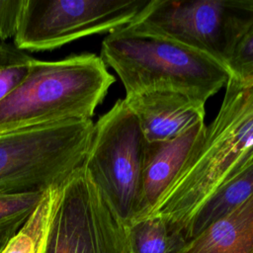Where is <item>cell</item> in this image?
I'll return each instance as SVG.
<instances>
[{"label": "cell", "mask_w": 253, "mask_h": 253, "mask_svg": "<svg viewBox=\"0 0 253 253\" xmlns=\"http://www.w3.org/2000/svg\"><path fill=\"white\" fill-rule=\"evenodd\" d=\"M253 25V0H149L127 28L173 40L227 66Z\"/></svg>", "instance_id": "8992f818"}, {"label": "cell", "mask_w": 253, "mask_h": 253, "mask_svg": "<svg viewBox=\"0 0 253 253\" xmlns=\"http://www.w3.org/2000/svg\"><path fill=\"white\" fill-rule=\"evenodd\" d=\"M60 187V186H59ZM59 187L48 189L35 211L0 253H43Z\"/></svg>", "instance_id": "5bb4252c"}, {"label": "cell", "mask_w": 253, "mask_h": 253, "mask_svg": "<svg viewBox=\"0 0 253 253\" xmlns=\"http://www.w3.org/2000/svg\"><path fill=\"white\" fill-rule=\"evenodd\" d=\"M131 253H180L187 240L174 234L158 215H148L126 226Z\"/></svg>", "instance_id": "4fadbf2b"}, {"label": "cell", "mask_w": 253, "mask_h": 253, "mask_svg": "<svg viewBox=\"0 0 253 253\" xmlns=\"http://www.w3.org/2000/svg\"><path fill=\"white\" fill-rule=\"evenodd\" d=\"M147 142L177 137L205 123L206 103L171 91H150L124 98Z\"/></svg>", "instance_id": "9c48e42d"}, {"label": "cell", "mask_w": 253, "mask_h": 253, "mask_svg": "<svg viewBox=\"0 0 253 253\" xmlns=\"http://www.w3.org/2000/svg\"><path fill=\"white\" fill-rule=\"evenodd\" d=\"M253 196V156L197 211L186 229L187 243Z\"/></svg>", "instance_id": "7c38bea8"}, {"label": "cell", "mask_w": 253, "mask_h": 253, "mask_svg": "<svg viewBox=\"0 0 253 253\" xmlns=\"http://www.w3.org/2000/svg\"><path fill=\"white\" fill-rule=\"evenodd\" d=\"M94 123L70 120L0 133V195L44 193L82 166Z\"/></svg>", "instance_id": "277c9868"}, {"label": "cell", "mask_w": 253, "mask_h": 253, "mask_svg": "<svg viewBox=\"0 0 253 253\" xmlns=\"http://www.w3.org/2000/svg\"><path fill=\"white\" fill-rule=\"evenodd\" d=\"M44 193L0 195V252L35 211Z\"/></svg>", "instance_id": "9a60e30c"}, {"label": "cell", "mask_w": 253, "mask_h": 253, "mask_svg": "<svg viewBox=\"0 0 253 253\" xmlns=\"http://www.w3.org/2000/svg\"><path fill=\"white\" fill-rule=\"evenodd\" d=\"M146 140L124 99L94 124L82 167L102 199L127 226L139 213Z\"/></svg>", "instance_id": "5b68a950"}, {"label": "cell", "mask_w": 253, "mask_h": 253, "mask_svg": "<svg viewBox=\"0 0 253 253\" xmlns=\"http://www.w3.org/2000/svg\"><path fill=\"white\" fill-rule=\"evenodd\" d=\"M206 127L205 123H201L177 137L164 141H146L137 219L152 212L182 168L199 150Z\"/></svg>", "instance_id": "30bf717a"}, {"label": "cell", "mask_w": 253, "mask_h": 253, "mask_svg": "<svg viewBox=\"0 0 253 253\" xmlns=\"http://www.w3.org/2000/svg\"><path fill=\"white\" fill-rule=\"evenodd\" d=\"M180 253H253V196L190 240Z\"/></svg>", "instance_id": "8fae6325"}, {"label": "cell", "mask_w": 253, "mask_h": 253, "mask_svg": "<svg viewBox=\"0 0 253 253\" xmlns=\"http://www.w3.org/2000/svg\"><path fill=\"white\" fill-rule=\"evenodd\" d=\"M34 59L14 42L0 40V102L25 78Z\"/></svg>", "instance_id": "2e32d148"}, {"label": "cell", "mask_w": 253, "mask_h": 253, "mask_svg": "<svg viewBox=\"0 0 253 253\" xmlns=\"http://www.w3.org/2000/svg\"><path fill=\"white\" fill-rule=\"evenodd\" d=\"M121 79L126 96L171 91L207 102L224 87V64L168 38L124 26L102 42L101 55Z\"/></svg>", "instance_id": "7a4b0ae2"}, {"label": "cell", "mask_w": 253, "mask_h": 253, "mask_svg": "<svg viewBox=\"0 0 253 253\" xmlns=\"http://www.w3.org/2000/svg\"><path fill=\"white\" fill-rule=\"evenodd\" d=\"M227 68L232 78L253 84V25L237 44Z\"/></svg>", "instance_id": "e0dca14e"}, {"label": "cell", "mask_w": 253, "mask_h": 253, "mask_svg": "<svg viewBox=\"0 0 253 253\" xmlns=\"http://www.w3.org/2000/svg\"><path fill=\"white\" fill-rule=\"evenodd\" d=\"M149 0H23L14 43L51 50L80 38L128 25Z\"/></svg>", "instance_id": "52a82bcc"}, {"label": "cell", "mask_w": 253, "mask_h": 253, "mask_svg": "<svg viewBox=\"0 0 253 253\" xmlns=\"http://www.w3.org/2000/svg\"><path fill=\"white\" fill-rule=\"evenodd\" d=\"M43 253H131L126 226L82 166L58 189Z\"/></svg>", "instance_id": "ba28073f"}, {"label": "cell", "mask_w": 253, "mask_h": 253, "mask_svg": "<svg viewBox=\"0 0 253 253\" xmlns=\"http://www.w3.org/2000/svg\"><path fill=\"white\" fill-rule=\"evenodd\" d=\"M253 156V84L230 76L220 108L202 144L182 168L152 212L186 238L202 205ZM187 240V238H186Z\"/></svg>", "instance_id": "6da1fadb"}, {"label": "cell", "mask_w": 253, "mask_h": 253, "mask_svg": "<svg viewBox=\"0 0 253 253\" xmlns=\"http://www.w3.org/2000/svg\"><path fill=\"white\" fill-rule=\"evenodd\" d=\"M115 77L94 53L34 59L21 83L0 102V133L70 120H91Z\"/></svg>", "instance_id": "3957f363"}, {"label": "cell", "mask_w": 253, "mask_h": 253, "mask_svg": "<svg viewBox=\"0 0 253 253\" xmlns=\"http://www.w3.org/2000/svg\"><path fill=\"white\" fill-rule=\"evenodd\" d=\"M23 0H0V40L14 37Z\"/></svg>", "instance_id": "ac0fdd59"}]
</instances>
